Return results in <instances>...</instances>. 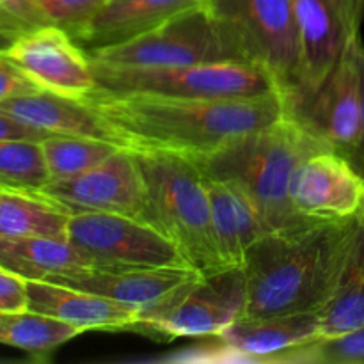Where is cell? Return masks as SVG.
<instances>
[{"mask_svg":"<svg viewBox=\"0 0 364 364\" xmlns=\"http://www.w3.org/2000/svg\"><path fill=\"white\" fill-rule=\"evenodd\" d=\"M84 102L110 124L124 148L191 162L276 123L288 112L279 92L255 98H183L96 87Z\"/></svg>","mask_w":364,"mask_h":364,"instance_id":"6da1fadb","label":"cell"},{"mask_svg":"<svg viewBox=\"0 0 364 364\" xmlns=\"http://www.w3.org/2000/svg\"><path fill=\"white\" fill-rule=\"evenodd\" d=\"M358 230V217L306 219L258 238L245 252L244 318L320 311L336 288Z\"/></svg>","mask_w":364,"mask_h":364,"instance_id":"7a4b0ae2","label":"cell"},{"mask_svg":"<svg viewBox=\"0 0 364 364\" xmlns=\"http://www.w3.org/2000/svg\"><path fill=\"white\" fill-rule=\"evenodd\" d=\"M322 149L301 121L288 110L281 119L196 160L203 176L240 185L258 205L267 233L287 230L306 219L295 212L290 185L304 159Z\"/></svg>","mask_w":364,"mask_h":364,"instance_id":"3957f363","label":"cell"},{"mask_svg":"<svg viewBox=\"0 0 364 364\" xmlns=\"http://www.w3.org/2000/svg\"><path fill=\"white\" fill-rule=\"evenodd\" d=\"M148 194V223L178 247L201 276L226 269L217 247L208 191L201 171L187 159L134 151Z\"/></svg>","mask_w":364,"mask_h":364,"instance_id":"277c9868","label":"cell"},{"mask_svg":"<svg viewBox=\"0 0 364 364\" xmlns=\"http://www.w3.org/2000/svg\"><path fill=\"white\" fill-rule=\"evenodd\" d=\"M242 59L272 77L291 110L304 98L302 43L291 0H208Z\"/></svg>","mask_w":364,"mask_h":364,"instance_id":"5b68a950","label":"cell"},{"mask_svg":"<svg viewBox=\"0 0 364 364\" xmlns=\"http://www.w3.org/2000/svg\"><path fill=\"white\" fill-rule=\"evenodd\" d=\"M91 63L96 87L109 92H146L183 98H255L279 92L267 71L242 60L164 68Z\"/></svg>","mask_w":364,"mask_h":364,"instance_id":"8992f818","label":"cell"},{"mask_svg":"<svg viewBox=\"0 0 364 364\" xmlns=\"http://www.w3.org/2000/svg\"><path fill=\"white\" fill-rule=\"evenodd\" d=\"M247 304L244 267H230L181 284L155 308L141 311L134 333L164 340L215 338L244 318Z\"/></svg>","mask_w":364,"mask_h":364,"instance_id":"52a82bcc","label":"cell"},{"mask_svg":"<svg viewBox=\"0 0 364 364\" xmlns=\"http://www.w3.org/2000/svg\"><path fill=\"white\" fill-rule=\"evenodd\" d=\"M91 60L112 66L164 68L242 60L208 2L171 18L160 27L119 45L87 52Z\"/></svg>","mask_w":364,"mask_h":364,"instance_id":"ba28073f","label":"cell"},{"mask_svg":"<svg viewBox=\"0 0 364 364\" xmlns=\"http://www.w3.org/2000/svg\"><path fill=\"white\" fill-rule=\"evenodd\" d=\"M68 240L92 269L130 270L188 267L176 245L155 226L117 213H75Z\"/></svg>","mask_w":364,"mask_h":364,"instance_id":"9c48e42d","label":"cell"},{"mask_svg":"<svg viewBox=\"0 0 364 364\" xmlns=\"http://www.w3.org/2000/svg\"><path fill=\"white\" fill-rule=\"evenodd\" d=\"M39 194L75 213H117L148 223V194L137 156L121 148L92 169L48 181Z\"/></svg>","mask_w":364,"mask_h":364,"instance_id":"30bf717a","label":"cell"},{"mask_svg":"<svg viewBox=\"0 0 364 364\" xmlns=\"http://www.w3.org/2000/svg\"><path fill=\"white\" fill-rule=\"evenodd\" d=\"M354 43L322 84L290 110L316 141L345 159L354 153L363 130L361 73Z\"/></svg>","mask_w":364,"mask_h":364,"instance_id":"8fae6325","label":"cell"},{"mask_svg":"<svg viewBox=\"0 0 364 364\" xmlns=\"http://www.w3.org/2000/svg\"><path fill=\"white\" fill-rule=\"evenodd\" d=\"M320 338L318 311L240 318L206 345L173 358L185 363L272 364L277 355Z\"/></svg>","mask_w":364,"mask_h":364,"instance_id":"7c38bea8","label":"cell"},{"mask_svg":"<svg viewBox=\"0 0 364 364\" xmlns=\"http://www.w3.org/2000/svg\"><path fill=\"white\" fill-rule=\"evenodd\" d=\"M2 53L43 91L84 100L96 89L91 57L63 27L45 25L25 32Z\"/></svg>","mask_w":364,"mask_h":364,"instance_id":"4fadbf2b","label":"cell"},{"mask_svg":"<svg viewBox=\"0 0 364 364\" xmlns=\"http://www.w3.org/2000/svg\"><path fill=\"white\" fill-rule=\"evenodd\" d=\"M291 2L301 31L302 63H304L302 102H304L322 84L327 73L336 66L348 46L359 38L364 20V0H291Z\"/></svg>","mask_w":364,"mask_h":364,"instance_id":"5bb4252c","label":"cell"},{"mask_svg":"<svg viewBox=\"0 0 364 364\" xmlns=\"http://www.w3.org/2000/svg\"><path fill=\"white\" fill-rule=\"evenodd\" d=\"M295 212L322 220L358 217L364 199V178L333 149H322L301 162L290 185Z\"/></svg>","mask_w":364,"mask_h":364,"instance_id":"9a60e30c","label":"cell"},{"mask_svg":"<svg viewBox=\"0 0 364 364\" xmlns=\"http://www.w3.org/2000/svg\"><path fill=\"white\" fill-rule=\"evenodd\" d=\"M28 308L87 331H134L141 311L103 295L50 281H27Z\"/></svg>","mask_w":364,"mask_h":364,"instance_id":"2e32d148","label":"cell"},{"mask_svg":"<svg viewBox=\"0 0 364 364\" xmlns=\"http://www.w3.org/2000/svg\"><path fill=\"white\" fill-rule=\"evenodd\" d=\"M201 276L191 267H160V269L103 270L82 269L60 277L55 283L103 295L112 301L137 308L139 311L155 308L166 301L181 284Z\"/></svg>","mask_w":364,"mask_h":364,"instance_id":"e0dca14e","label":"cell"},{"mask_svg":"<svg viewBox=\"0 0 364 364\" xmlns=\"http://www.w3.org/2000/svg\"><path fill=\"white\" fill-rule=\"evenodd\" d=\"M208 0H109L84 25L70 32L85 50L119 45L160 27Z\"/></svg>","mask_w":364,"mask_h":364,"instance_id":"ac0fdd59","label":"cell"},{"mask_svg":"<svg viewBox=\"0 0 364 364\" xmlns=\"http://www.w3.org/2000/svg\"><path fill=\"white\" fill-rule=\"evenodd\" d=\"M0 110L46 134L95 137L123 146L110 124L84 100L39 89L2 100Z\"/></svg>","mask_w":364,"mask_h":364,"instance_id":"d6986e66","label":"cell"},{"mask_svg":"<svg viewBox=\"0 0 364 364\" xmlns=\"http://www.w3.org/2000/svg\"><path fill=\"white\" fill-rule=\"evenodd\" d=\"M205 183L224 267H244L247 249L267 233L262 212L240 185L206 176Z\"/></svg>","mask_w":364,"mask_h":364,"instance_id":"ffe728a7","label":"cell"},{"mask_svg":"<svg viewBox=\"0 0 364 364\" xmlns=\"http://www.w3.org/2000/svg\"><path fill=\"white\" fill-rule=\"evenodd\" d=\"M0 267L25 281H50L92 269L68 238L0 237Z\"/></svg>","mask_w":364,"mask_h":364,"instance_id":"44dd1931","label":"cell"},{"mask_svg":"<svg viewBox=\"0 0 364 364\" xmlns=\"http://www.w3.org/2000/svg\"><path fill=\"white\" fill-rule=\"evenodd\" d=\"M71 213L38 191L0 187V237L68 238Z\"/></svg>","mask_w":364,"mask_h":364,"instance_id":"7402d4cb","label":"cell"},{"mask_svg":"<svg viewBox=\"0 0 364 364\" xmlns=\"http://www.w3.org/2000/svg\"><path fill=\"white\" fill-rule=\"evenodd\" d=\"M318 315L320 338L338 336L364 326V228L361 224L336 288Z\"/></svg>","mask_w":364,"mask_h":364,"instance_id":"603a6c76","label":"cell"},{"mask_svg":"<svg viewBox=\"0 0 364 364\" xmlns=\"http://www.w3.org/2000/svg\"><path fill=\"white\" fill-rule=\"evenodd\" d=\"M80 334L77 327L31 309L0 313V343L27 352L38 361H46L60 345Z\"/></svg>","mask_w":364,"mask_h":364,"instance_id":"cb8c5ba5","label":"cell"},{"mask_svg":"<svg viewBox=\"0 0 364 364\" xmlns=\"http://www.w3.org/2000/svg\"><path fill=\"white\" fill-rule=\"evenodd\" d=\"M48 181L68 180L92 169L123 146L80 135H48L41 141Z\"/></svg>","mask_w":364,"mask_h":364,"instance_id":"d4e9b609","label":"cell"},{"mask_svg":"<svg viewBox=\"0 0 364 364\" xmlns=\"http://www.w3.org/2000/svg\"><path fill=\"white\" fill-rule=\"evenodd\" d=\"M48 183L41 141L0 139V187L38 191Z\"/></svg>","mask_w":364,"mask_h":364,"instance_id":"484cf974","label":"cell"},{"mask_svg":"<svg viewBox=\"0 0 364 364\" xmlns=\"http://www.w3.org/2000/svg\"><path fill=\"white\" fill-rule=\"evenodd\" d=\"M364 326L338 336H322L283 352L272 364H361Z\"/></svg>","mask_w":364,"mask_h":364,"instance_id":"4316f807","label":"cell"},{"mask_svg":"<svg viewBox=\"0 0 364 364\" xmlns=\"http://www.w3.org/2000/svg\"><path fill=\"white\" fill-rule=\"evenodd\" d=\"M109 0H34L41 25H57L73 32L95 16Z\"/></svg>","mask_w":364,"mask_h":364,"instance_id":"83f0119b","label":"cell"},{"mask_svg":"<svg viewBox=\"0 0 364 364\" xmlns=\"http://www.w3.org/2000/svg\"><path fill=\"white\" fill-rule=\"evenodd\" d=\"M45 27L38 16L34 0H0V52L18 36Z\"/></svg>","mask_w":364,"mask_h":364,"instance_id":"f1b7e54d","label":"cell"},{"mask_svg":"<svg viewBox=\"0 0 364 364\" xmlns=\"http://www.w3.org/2000/svg\"><path fill=\"white\" fill-rule=\"evenodd\" d=\"M27 281L0 267V313L27 311Z\"/></svg>","mask_w":364,"mask_h":364,"instance_id":"f546056e","label":"cell"},{"mask_svg":"<svg viewBox=\"0 0 364 364\" xmlns=\"http://www.w3.org/2000/svg\"><path fill=\"white\" fill-rule=\"evenodd\" d=\"M39 89L41 87L32 78H28L13 60H9L0 52V102L25 95V92L39 91Z\"/></svg>","mask_w":364,"mask_h":364,"instance_id":"4dcf8cb0","label":"cell"},{"mask_svg":"<svg viewBox=\"0 0 364 364\" xmlns=\"http://www.w3.org/2000/svg\"><path fill=\"white\" fill-rule=\"evenodd\" d=\"M48 135L46 132L39 130V128L28 127V124L21 123V121L14 119L9 114L0 110V139H28V141H43Z\"/></svg>","mask_w":364,"mask_h":364,"instance_id":"1f68e13d","label":"cell"},{"mask_svg":"<svg viewBox=\"0 0 364 364\" xmlns=\"http://www.w3.org/2000/svg\"><path fill=\"white\" fill-rule=\"evenodd\" d=\"M355 48V59H358L359 73H361V89H363V130H361V139H359V144L355 146L354 153L348 156V162L354 166V169L364 178V43L359 36L354 43Z\"/></svg>","mask_w":364,"mask_h":364,"instance_id":"d6a6232c","label":"cell"},{"mask_svg":"<svg viewBox=\"0 0 364 364\" xmlns=\"http://www.w3.org/2000/svg\"><path fill=\"white\" fill-rule=\"evenodd\" d=\"M358 220H359V224L364 228V199H363L361 210H359V213H358Z\"/></svg>","mask_w":364,"mask_h":364,"instance_id":"836d02e7","label":"cell"}]
</instances>
